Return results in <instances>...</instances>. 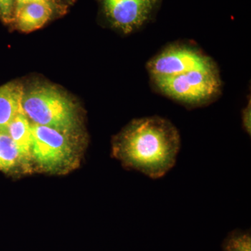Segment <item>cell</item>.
Listing matches in <instances>:
<instances>
[{
	"label": "cell",
	"instance_id": "6da1fadb",
	"mask_svg": "<svg viewBox=\"0 0 251 251\" xmlns=\"http://www.w3.org/2000/svg\"><path fill=\"white\" fill-rule=\"evenodd\" d=\"M180 147L177 128L169 120L158 116L130 122L112 144L114 155L126 168L155 179L174 167Z\"/></svg>",
	"mask_w": 251,
	"mask_h": 251
},
{
	"label": "cell",
	"instance_id": "7a4b0ae2",
	"mask_svg": "<svg viewBox=\"0 0 251 251\" xmlns=\"http://www.w3.org/2000/svg\"><path fill=\"white\" fill-rule=\"evenodd\" d=\"M23 111L35 125L54 128L75 137L80 128L76 104L60 89L50 84H37L24 89Z\"/></svg>",
	"mask_w": 251,
	"mask_h": 251
},
{
	"label": "cell",
	"instance_id": "3957f363",
	"mask_svg": "<svg viewBox=\"0 0 251 251\" xmlns=\"http://www.w3.org/2000/svg\"><path fill=\"white\" fill-rule=\"evenodd\" d=\"M151 82L159 93L191 107L211 103L222 90V81L215 62L175 76L151 78Z\"/></svg>",
	"mask_w": 251,
	"mask_h": 251
},
{
	"label": "cell",
	"instance_id": "277c9868",
	"mask_svg": "<svg viewBox=\"0 0 251 251\" xmlns=\"http://www.w3.org/2000/svg\"><path fill=\"white\" fill-rule=\"evenodd\" d=\"M31 160L43 171L59 173L72 168L76 150L72 136L49 127L31 123Z\"/></svg>",
	"mask_w": 251,
	"mask_h": 251
},
{
	"label": "cell",
	"instance_id": "5b68a950",
	"mask_svg": "<svg viewBox=\"0 0 251 251\" xmlns=\"http://www.w3.org/2000/svg\"><path fill=\"white\" fill-rule=\"evenodd\" d=\"M214 61L192 44L175 43L167 46L147 64L150 78H163L205 67Z\"/></svg>",
	"mask_w": 251,
	"mask_h": 251
},
{
	"label": "cell",
	"instance_id": "8992f818",
	"mask_svg": "<svg viewBox=\"0 0 251 251\" xmlns=\"http://www.w3.org/2000/svg\"><path fill=\"white\" fill-rule=\"evenodd\" d=\"M105 19L112 27L125 34L143 27L151 21L161 0H99Z\"/></svg>",
	"mask_w": 251,
	"mask_h": 251
},
{
	"label": "cell",
	"instance_id": "52a82bcc",
	"mask_svg": "<svg viewBox=\"0 0 251 251\" xmlns=\"http://www.w3.org/2000/svg\"><path fill=\"white\" fill-rule=\"evenodd\" d=\"M64 11L47 3L32 1L26 3L15 11L13 23L22 32L37 30L50 21L54 15Z\"/></svg>",
	"mask_w": 251,
	"mask_h": 251
},
{
	"label": "cell",
	"instance_id": "ba28073f",
	"mask_svg": "<svg viewBox=\"0 0 251 251\" xmlns=\"http://www.w3.org/2000/svg\"><path fill=\"white\" fill-rule=\"evenodd\" d=\"M24 87L18 82L0 87V132L6 133L8 127L22 108Z\"/></svg>",
	"mask_w": 251,
	"mask_h": 251
},
{
	"label": "cell",
	"instance_id": "9c48e42d",
	"mask_svg": "<svg viewBox=\"0 0 251 251\" xmlns=\"http://www.w3.org/2000/svg\"><path fill=\"white\" fill-rule=\"evenodd\" d=\"M6 133L17 147L23 164H27L31 161L32 130L31 123L23 110L11 122Z\"/></svg>",
	"mask_w": 251,
	"mask_h": 251
},
{
	"label": "cell",
	"instance_id": "30bf717a",
	"mask_svg": "<svg viewBox=\"0 0 251 251\" xmlns=\"http://www.w3.org/2000/svg\"><path fill=\"white\" fill-rule=\"evenodd\" d=\"M23 165L21 154L9 135L0 132V171L9 173Z\"/></svg>",
	"mask_w": 251,
	"mask_h": 251
},
{
	"label": "cell",
	"instance_id": "8fae6325",
	"mask_svg": "<svg viewBox=\"0 0 251 251\" xmlns=\"http://www.w3.org/2000/svg\"><path fill=\"white\" fill-rule=\"evenodd\" d=\"M224 251H251V237L249 232L235 230L225 239Z\"/></svg>",
	"mask_w": 251,
	"mask_h": 251
},
{
	"label": "cell",
	"instance_id": "7c38bea8",
	"mask_svg": "<svg viewBox=\"0 0 251 251\" xmlns=\"http://www.w3.org/2000/svg\"><path fill=\"white\" fill-rule=\"evenodd\" d=\"M16 0H0V19L6 24L13 23Z\"/></svg>",
	"mask_w": 251,
	"mask_h": 251
},
{
	"label": "cell",
	"instance_id": "4fadbf2b",
	"mask_svg": "<svg viewBox=\"0 0 251 251\" xmlns=\"http://www.w3.org/2000/svg\"><path fill=\"white\" fill-rule=\"evenodd\" d=\"M32 1L47 3V4L55 6L57 9L62 10L64 12L66 11V6H64V4H62V1H59V0H16V9H15V11L18 8L21 7L22 5L26 4V3L32 2Z\"/></svg>",
	"mask_w": 251,
	"mask_h": 251
},
{
	"label": "cell",
	"instance_id": "5bb4252c",
	"mask_svg": "<svg viewBox=\"0 0 251 251\" xmlns=\"http://www.w3.org/2000/svg\"><path fill=\"white\" fill-rule=\"evenodd\" d=\"M251 101L249 99V101L246 108L242 110V125L243 128L245 130L248 134L251 135Z\"/></svg>",
	"mask_w": 251,
	"mask_h": 251
},
{
	"label": "cell",
	"instance_id": "9a60e30c",
	"mask_svg": "<svg viewBox=\"0 0 251 251\" xmlns=\"http://www.w3.org/2000/svg\"><path fill=\"white\" fill-rule=\"evenodd\" d=\"M59 1H67V2H74L75 0H59Z\"/></svg>",
	"mask_w": 251,
	"mask_h": 251
}]
</instances>
